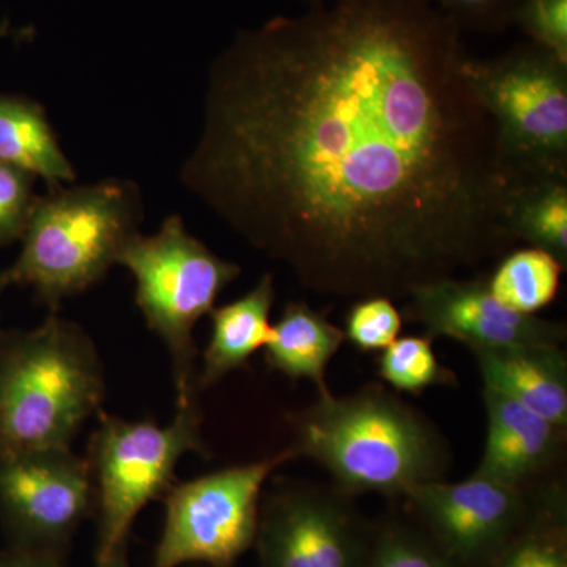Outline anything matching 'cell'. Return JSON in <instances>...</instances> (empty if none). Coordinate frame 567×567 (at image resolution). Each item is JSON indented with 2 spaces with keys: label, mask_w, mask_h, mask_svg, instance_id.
Instances as JSON below:
<instances>
[{
  "label": "cell",
  "mask_w": 567,
  "mask_h": 567,
  "mask_svg": "<svg viewBox=\"0 0 567 567\" xmlns=\"http://www.w3.org/2000/svg\"><path fill=\"white\" fill-rule=\"evenodd\" d=\"M427 0H315L213 62L181 181L311 292L406 298L517 244L522 175Z\"/></svg>",
  "instance_id": "6da1fadb"
},
{
  "label": "cell",
  "mask_w": 567,
  "mask_h": 567,
  "mask_svg": "<svg viewBox=\"0 0 567 567\" xmlns=\"http://www.w3.org/2000/svg\"><path fill=\"white\" fill-rule=\"evenodd\" d=\"M290 447L251 464L175 483L153 567H233L256 540L260 499L275 470L293 461Z\"/></svg>",
  "instance_id": "ba28073f"
},
{
  "label": "cell",
  "mask_w": 567,
  "mask_h": 567,
  "mask_svg": "<svg viewBox=\"0 0 567 567\" xmlns=\"http://www.w3.org/2000/svg\"><path fill=\"white\" fill-rule=\"evenodd\" d=\"M427 336H404L382 350L380 379L401 393L420 395L432 386H457L456 374L439 360Z\"/></svg>",
  "instance_id": "7402d4cb"
},
{
  "label": "cell",
  "mask_w": 567,
  "mask_h": 567,
  "mask_svg": "<svg viewBox=\"0 0 567 567\" xmlns=\"http://www.w3.org/2000/svg\"><path fill=\"white\" fill-rule=\"evenodd\" d=\"M402 317L423 324L432 341L450 338L470 352L566 341L565 324L506 308L488 292L486 279L454 276L425 284L406 297Z\"/></svg>",
  "instance_id": "7c38bea8"
},
{
  "label": "cell",
  "mask_w": 567,
  "mask_h": 567,
  "mask_svg": "<svg viewBox=\"0 0 567 567\" xmlns=\"http://www.w3.org/2000/svg\"><path fill=\"white\" fill-rule=\"evenodd\" d=\"M404 317L395 308L393 298L374 297L358 298L350 306L346 316V341L361 352H377L393 344L402 331Z\"/></svg>",
  "instance_id": "603a6c76"
},
{
  "label": "cell",
  "mask_w": 567,
  "mask_h": 567,
  "mask_svg": "<svg viewBox=\"0 0 567 567\" xmlns=\"http://www.w3.org/2000/svg\"><path fill=\"white\" fill-rule=\"evenodd\" d=\"M141 218L140 188L123 178L50 189L33 204L20 256L0 274V293L29 286L40 303L58 311L117 265Z\"/></svg>",
  "instance_id": "277c9868"
},
{
  "label": "cell",
  "mask_w": 567,
  "mask_h": 567,
  "mask_svg": "<svg viewBox=\"0 0 567 567\" xmlns=\"http://www.w3.org/2000/svg\"><path fill=\"white\" fill-rule=\"evenodd\" d=\"M535 488L473 473L461 483L423 484L404 502L410 516L458 565L487 567L527 517Z\"/></svg>",
  "instance_id": "8fae6325"
},
{
  "label": "cell",
  "mask_w": 567,
  "mask_h": 567,
  "mask_svg": "<svg viewBox=\"0 0 567 567\" xmlns=\"http://www.w3.org/2000/svg\"><path fill=\"white\" fill-rule=\"evenodd\" d=\"M276 298L275 278L262 279L230 303L213 308L212 334L197 371V394L210 390L230 372L248 365L257 350L264 349L271 334V308Z\"/></svg>",
  "instance_id": "9a60e30c"
},
{
  "label": "cell",
  "mask_w": 567,
  "mask_h": 567,
  "mask_svg": "<svg viewBox=\"0 0 567 567\" xmlns=\"http://www.w3.org/2000/svg\"><path fill=\"white\" fill-rule=\"evenodd\" d=\"M312 2H315V0H312Z\"/></svg>",
  "instance_id": "f1b7e54d"
},
{
  "label": "cell",
  "mask_w": 567,
  "mask_h": 567,
  "mask_svg": "<svg viewBox=\"0 0 567 567\" xmlns=\"http://www.w3.org/2000/svg\"><path fill=\"white\" fill-rule=\"evenodd\" d=\"M189 453L210 457L197 402L177 406L167 425L100 415L85 456L99 522L96 561L126 548L137 514L166 496L177 483L178 462Z\"/></svg>",
  "instance_id": "8992f818"
},
{
  "label": "cell",
  "mask_w": 567,
  "mask_h": 567,
  "mask_svg": "<svg viewBox=\"0 0 567 567\" xmlns=\"http://www.w3.org/2000/svg\"><path fill=\"white\" fill-rule=\"evenodd\" d=\"M487 567H567L565 477L537 484L527 517Z\"/></svg>",
  "instance_id": "ac0fdd59"
},
{
  "label": "cell",
  "mask_w": 567,
  "mask_h": 567,
  "mask_svg": "<svg viewBox=\"0 0 567 567\" xmlns=\"http://www.w3.org/2000/svg\"><path fill=\"white\" fill-rule=\"evenodd\" d=\"M483 401L486 443L475 475L520 488L559 476L567 429L491 388H484Z\"/></svg>",
  "instance_id": "4fadbf2b"
},
{
  "label": "cell",
  "mask_w": 567,
  "mask_h": 567,
  "mask_svg": "<svg viewBox=\"0 0 567 567\" xmlns=\"http://www.w3.org/2000/svg\"><path fill=\"white\" fill-rule=\"evenodd\" d=\"M462 31L502 32L513 25L518 0H427Z\"/></svg>",
  "instance_id": "484cf974"
},
{
  "label": "cell",
  "mask_w": 567,
  "mask_h": 567,
  "mask_svg": "<svg viewBox=\"0 0 567 567\" xmlns=\"http://www.w3.org/2000/svg\"><path fill=\"white\" fill-rule=\"evenodd\" d=\"M565 270L557 257L527 246L503 254L494 274L486 279L487 289L506 308L536 316L558 297Z\"/></svg>",
  "instance_id": "d6986e66"
},
{
  "label": "cell",
  "mask_w": 567,
  "mask_h": 567,
  "mask_svg": "<svg viewBox=\"0 0 567 567\" xmlns=\"http://www.w3.org/2000/svg\"><path fill=\"white\" fill-rule=\"evenodd\" d=\"M35 177L0 163V248L21 240L37 196Z\"/></svg>",
  "instance_id": "d4e9b609"
},
{
  "label": "cell",
  "mask_w": 567,
  "mask_h": 567,
  "mask_svg": "<svg viewBox=\"0 0 567 567\" xmlns=\"http://www.w3.org/2000/svg\"><path fill=\"white\" fill-rule=\"evenodd\" d=\"M96 567H130L126 561V548L115 551L110 558L100 559L96 561Z\"/></svg>",
  "instance_id": "83f0119b"
},
{
  "label": "cell",
  "mask_w": 567,
  "mask_h": 567,
  "mask_svg": "<svg viewBox=\"0 0 567 567\" xmlns=\"http://www.w3.org/2000/svg\"><path fill=\"white\" fill-rule=\"evenodd\" d=\"M0 163L41 178L48 189L76 182L47 111L25 96L0 93Z\"/></svg>",
  "instance_id": "e0dca14e"
},
{
  "label": "cell",
  "mask_w": 567,
  "mask_h": 567,
  "mask_svg": "<svg viewBox=\"0 0 567 567\" xmlns=\"http://www.w3.org/2000/svg\"><path fill=\"white\" fill-rule=\"evenodd\" d=\"M372 527L333 484L276 481L260 499L254 547L259 567H363Z\"/></svg>",
  "instance_id": "9c48e42d"
},
{
  "label": "cell",
  "mask_w": 567,
  "mask_h": 567,
  "mask_svg": "<svg viewBox=\"0 0 567 567\" xmlns=\"http://www.w3.org/2000/svg\"><path fill=\"white\" fill-rule=\"evenodd\" d=\"M104 395L103 361L81 324L55 311L33 330L0 333V456L71 447Z\"/></svg>",
  "instance_id": "3957f363"
},
{
  "label": "cell",
  "mask_w": 567,
  "mask_h": 567,
  "mask_svg": "<svg viewBox=\"0 0 567 567\" xmlns=\"http://www.w3.org/2000/svg\"><path fill=\"white\" fill-rule=\"evenodd\" d=\"M136 281V306L148 330L169 353L175 404L197 402V346L194 328L216 308L223 290L241 274L240 265L216 256L169 216L153 235L134 234L117 257Z\"/></svg>",
  "instance_id": "5b68a950"
},
{
  "label": "cell",
  "mask_w": 567,
  "mask_h": 567,
  "mask_svg": "<svg viewBox=\"0 0 567 567\" xmlns=\"http://www.w3.org/2000/svg\"><path fill=\"white\" fill-rule=\"evenodd\" d=\"M363 567H462L406 514L374 522Z\"/></svg>",
  "instance_id": "44dd1931"
},
{
  "label": "cell",
  "mask_w": 567,
  "mask_h": 567,
  "mask_svg": "<svg viewBox=\"0 0 567 567\" xmlns=\"http://www.w3.org/2000/svg\"><path fill=\"white\" fill-rule=\"evenodd\" d=\"M92 513L87 461L71 447L0 456V516L18 548L62 557Z\"/></svg>",
  "instance_id": "30bf717a"
},
{
  "label": "cell",
  "mask_w": 567,
  "mask_h": 567,
  "mask_svg": "<svg viewBox=\"0 0 567 567\" xmlns=\"http://www.w3.org/2000/svg\"><path fill=\"white\" fill-rule=\"evenodd\" d=\"M295 457L322 466L333 486L353 496L404 499L445 480L450 442L431 417L380 383L352 394H319L287 415Z\"/></svg>",
  "instance_id": "7a4b0ae2"
},
{
  "label": "cell",
  "mask_w": 567,
  "mask_h": 567,
  "mask_svg": "<svg viewBox=\"0 0 567 567\" xmlns=\"http://www.w3.org/2000/svg\"><path fill=\"white\" fill-rule=\"evenodd\" d=\"M484 388L567 429V357L561 346L473 350Z\"/></svg>",
  "instance_id": "5bb4252c"
},
{
  "label": "cell",
  "mask_w": 567,
  "mask_h": 567,
  "mask_svg": "<svg viewBox=\"0 0 567 567\" xmlns=\"http://www.w3.org/2000/svg\"><path fill=\"white\" fill-rule=\"evenodd\" d=\"M513 25L567 63V0H518Z\"/></svg>",
  "instance_id": "cb8c5ba5"
},
{
  "label": "cell",
  "mask_w": 567,
  "mask_h": 567,
  "mask_svg": "<svg viewBox=\"0 0 567 567\" xmlns=\"http://www.w3.org/2000/svg\"><path fill=\"white\" fill-rule=\"evenodd\" d=\"M0 567H63L62 557L44 551L17 548L11 554L0 555Z\"/></svg>",
  "instance_id": "4316f807"
},
{
  "label": "cell",
  "mask_w": 567,
  "mask_h": 567,
  "mask_svg": "<svg viewBox=\"0 0 567 567\" xmlns=\"http://www.w3.org/2000/svg\"><path fill=\"white\" fill-rule=\"evenodd\" d=\"M466 74L522 178H567V63L527 41Z\"/></svg>",
  "instance_id": "52a82bcc"
},
{
  "label": "cell",
  "mask_w": 567,
  "mask_h": 567,
  "mask_svg": "<svg viewBox=\"0 0 567 567\" xmlns=\"http://www.w3.org/2000/svg\"><path fill=\"white\" fill-rule=\"evenodd\" d=\"M516 241L543 249L567 267V178L525 183L511 208Z\"/></svg>",
  "instance_id": "ffe728a7"
},
{
  "label": "cell",
  "mask_w": 567,
  "mask_h": 567,
  "mask_svg": "<svg viewBox=\"0 0 567 567\" xmlns=\"http://www.w3.org/2000/svg\"><path fill=\"white\" fill-rule=\"evenodd\" d=\"M346 342L344 331L301 301H290L265 344V363L287 379L311 380L319 394L330 393L327 369Z\"/></svg>",
  "instance_id": "2e32d148"
}]
</instances>
